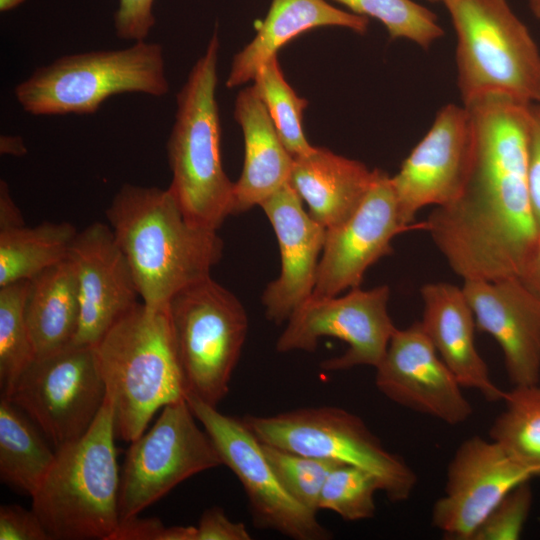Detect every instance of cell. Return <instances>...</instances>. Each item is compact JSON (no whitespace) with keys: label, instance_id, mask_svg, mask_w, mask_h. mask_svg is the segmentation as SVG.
<instances>
[{"label":"cell","instance_id":"obj_1","mask_svg":"<svg viewBox=\"0 0 540 540\" xmlns=\"http://www.w3.org/2000/svg\"><path fill=\"white\" fill-rule=\"evenodd\" d=\"M463 105L473 125L467 171L423 230L463 280L519 276L539 235L528 180L533 105L502 95Z\"/></svg>","mask_w":540,"mask_h":540},{"label":"cell","instance_id":"obj_2","mask_svg":"<svg viewBox=\"0 0 540 540\" xmlns=\"http://www.w3.org/2000/svg\"><path fill=\"white\" fill-rule=\"evenodd\" d=\"M142 302L165 307L181 290L210 276L221 259L217 231L189 223L167 189L126 183L106 210Z\"/></svg>","mask_w":540,"mask_h":540},{"label":"cell","instance_id":"obj_3","mask_svg":"<svg viewBox=\"0 0 540 540\" xmlns=\"http://www.w3.org/2000/svg\"><path fill=\"white\" fill-rule=\"evenodd\" d=\"M114 405L116 435L132 442L157 410L186 399L168 305L138 302L93 345Z\"/></svg>","mask_w":540,"mask_h":540},{"label":"cell","instance_id":"obj_4","mask_svg":"<svg viewBox=\"0 0 540 540\" xmlns=\"http://www.w3.org/2000/svg\"><path fill=\"white\" fill-rule=\"evenodd\" d=\"M111 397L88 431L56 450L32 496V509L52 540H110L119 521L120 476Z\"/></svg>","mask_w":540,"mask_h":540},{"label":"cell","instance_id":"obj_5","mask_svg":"<svg viewBox=\"0 0 540 540\" xmlns=\"http://www.w3.org/2000/svg\"><path fill=\"white\" fill-rule=\"evenodd\" d=\"M219 47L215 32L177 94L167 142L172 173L168 190L189 223L214 231L234 212V183L221 158L216 101Z\"/></svg>","mask_w":540,"mask_h":540},{"label":"cell","instance_id":"obj_6","mask_svg":"<svg viewBox=\"0 0 540 540\" xmlns=\"http://www.w3.org/2000/svg\"><path fill=\"white\" fill-rule=\"evenodd\" d=\"M456 34L463 104L486 95L540 103V51L507 0H442Z\"/></svg>","mask_w":540,"mask_h":540},{"label":"cell","instance_id":"obj_7","mask_svg":"<svg viewBox=\"0 0 540 540\" xmlns=\"http://www.w3.org/2000/svg\"><path fill=\"white\" fill-rule=\"evenodd\" d=\"M168 91L163 48L144 40L123 49L64 55L35 69L14 95L25 112L55 116L93 114L118 94L162 97Z\"/></svg>","mask_w":540,"mask_h":540},{"label":"cell","instance_id":"obj_8","mask_svg":"<svg viewBox=\"0 0 540 540\" xmlns=\"http://www.w3.org/2000/svg\"><path fill=\"white\" fill-rule=\"evenodd\" d=\"M242 420L261 443L372 473L393 502L407 500L416 486L412 468L388 451L359 416L342 408L305 407Z\"/></svg>","mask_w":540,"mask_h":540},{"label":"cell","instance_id":"obj_9","mask_svg":"<svg viewBox=\"0 0 540 540\" xmlns=\"http://www.w3.org/2000/svg\"><path fill=\"white\" fill-rule=\"evenodd\" d=\"M186 394L217 407L229 392L248 331L239 299L211 276L168 303Z\"/></svg>","mask_w":540,"mask_h":540},{"label":"cell","instance_id":"obj_10","mask_svg":"<svg viewBox=\"0 0 540 540\" xmlns=\"http://www.w3.org/2000/svg\"><path fill=\"white\" fill-rule=\"evenodd\" d=\"M106 393L93 346L71 343L35 358L3 397L19 407L57 449L88 431Z\"/></svg>","mask_w":540,"mask_h":540},{"label":"cell","instance_id":"obj_11","mask_svg":"<svg viewBox=\"0 0 540 540\" xmlns=\"http://www.w3.org/2000/svg\"><path fill=\"white\" fill-rule=\"evenodd\" d=\"M162 409L151 429L127 450L120 477V519L139 515L187 478L223 465L186 399Z\"/></svg>","mask_w":540,"mask_h":540},{"label":"cell","instance_id":"obj_12","mask_svg":"<svg viewBox=\"0 0 540 540\" xmlns=\"http://www.w3.org/2000/svg\"><path fill=\"white\" fill-rule=\"evenodd\" d=\"M387 285L362 290L350 289L343 296L309 298L287 320L276 343L281 353L314 351L324 336L343 340L348 349L341 356L325 360L330 371L368 365L376 368L383 359L397 329L388 313Z\"/></svg>","mask_w":540,"mask_h":540},{"label":"cell","instance_id":"obj_13","mask_svg":"<svg viewBox=\"0 0 540 540\" xmlns=\"http://www.w3.org/2000/svg\"><path fill=\"white\" fill-rule=\"evenodd\" d=\"M188 405L215 445L223 465L239 479L248 497L255 524L295 540H325L330 532L315 513L295 501L271 468L262 443L238 419L220 413L195 396Z\"/></svg>","mask_w":540,"mask_h":540},{"label":"cell","instance_id":"obj_14","mask_svg":"<svg viewBox=\"0 0 540 540\" xmlns=\"http://www.w3.org/2000/svg\"><path fill=\"white\" fill-rule=\"evenodd\" d=\"M538 476L498 442L472 436L450 460L431 523L446 539L471 540L493 508L518 485Z\"/></svg>","mask_w":540,"mask_h":540},{"label":"cell","instance_id":"obj_15","mask_svg":"<svg viewBox=\"0 0 540 540\" xmlns=\"http://www.w3.org/2000/svg\"><path fill=\"white\" fill-rule=\"evenodd\" d=\"M410 229H423V224L402 223L391 176L377 169L356 211L343 223L326 229L310 298L333 297L359 287L367 269L393 252L394 237Z\"/></svg>","mask_w":540,"mask_h":540},{"label":"cell","instance_id":"obj_16","mask_svg":"<svg viewBox=\"0 0 540 540\" xmlns=\"http://www.w3.org/2000/svg\"><path fill=\"white\" fill-rule=\"evenodd\" d=\"M375 385L392 402L449 425L466 422L473 408L420 321L396 329L375 368Z\"/></svg>","mask_w":540,"mask_h":540},{"label":"cell","instance_id":"obj_17","mask_svg":"<svg viewBox=\"0 0 540 540\" xmlns=\"http://www.w3.org/2000/svg\"><path fill=\"white\" fill-rule=\"evenodd\" d=\"M473 139L465 105L442 107L425 136L391 176L402 223L411 226L424 207L450 202L463 183Z\"/></svg>","mask_w":540,"mask_h":540},{"label":"cell","instance_id":"obj_18","mask_svg":"<svg viewBox=\"0 0 540 540\" xmlns=\"http://www.w3.org/2000/svg\"><path fill=\"white\" fill-rule=\"evenodd\" d=\"M77 278L80 322L73 344L94 345L140 297L112 229L94 222L78 231L68 254Z\"/></svg>","mask_w":540,"mask_h":540},{"label":"cell","instance_id":"obj_19","mask_svg":"<svg viewBox=\"0 0 540 540\" xmlns=\"http://www.w3.org/2000/svg\"><path fill=\"white\" fill-rule=\"evenodd\" d=\"M462 289L476 327L500 346L513 387L539 384L540 297L518 276L468 279Z\"/></svg>","mask_w":540,"mask_h":540},{"label":"cell","instance_id":"obj_20","mask_svg":"<svg viewBox=\"0 0 540 540\" xmlns=\"http://www.w3.org/2000/svg\"><path fill=\"white\" fill-rule=\"evenodd\" d=\"M260 207L270 221L280 249L281 271L262 295L267 319L280 324L312 295L326 228L303 207L289 182Z\"/></svg>","mask_w":540,"mask_h":540},{"label":"cell","instance_id":"obj_21","mask_svg":"<svg viewBox=\"0 0 540 540\" xmlns=\"http://www.w3.org/2000/svg\"><path fill=\"white\" fill-rule=\"evenodd\" d=\"M420 293L422 328L461 386L479 391L487 401L503 400L505 391L493 382L475 346V318L463 289L437 282L423 285Z\"/></svg>","mask_w":540,"mask_h":540},{"label":"cell","instance_id":"obj_22","mask_svg":"<svg viewBox=\"0 0 540 540\" xmlns=\"http://www.w3.org/2000/svg\"><path fill=\"white\" fill-rule=\"evenodd\" d=\"M360 161L314 147L294 157L289 184L309 215L326 229L347 220L359 207L376 176Z\"/></svg>","mask_w":540,"mask_h":540},{"label":"cell","instance_id":"obj_23","mask_svg":"<svg viewBox=\"0 0 540 540\" xmlns=\"http://www.w3.org/2000/svg\"><path fill=\"white\" fill-rule=\"evenodd\" d=\"M234 116L245 148L242 173L234 183L233 214H239L260 206L289 182L294 157L282 143L253 85L237 95Z\"/></svg>","mask_w":540,"mask_h":540},{"label":"cell","instance_id":"obj_24","mask_svg":"<svg viewBox=\"0 0 540 540\" xmlns=\"http://www.w3.org/2000/svg\"><path fill=\"white\" fill-rule=\"evenodd\" d=\"M368 25L367 17L338 9L325 0H272L253 40L234 56L226 86L234 88L253 80L282 46L303 32L338 26L364 34Z\"/></svg>","mask_w":540,"mask_h":540},{"label":"cell","instance_id":"obj_25","mask_svg":"<svg viewBox=\"0 0 540 540\" xmlns=\"http://www.w3.org/2000/svg\"><path fill=\"white\" fill-rule=\"evenodd\" d=\"M80 310L77 278L68 258L29 280L25 317L35 358L56 353L73 342Z\"/></svg>","mask_w":540,"mask_h":540},{"label":"cell","instance_id":"obj_26","mask_svg":"<svg viewBox=\"0 0 540 540\" xmlns=\"http://www.w3.org/2000/svg\"><path fill=\"white\" fill-rule=\"evenodd\" d=\"M38 426L8 398L0 401V479L33 496L56 455Z\"/></svg>","mask_w":540,"mask_h":540},{"label":"cell","instance_id":"obj_27","mask_svg":"<svg viewBox=\"0 0 540 540\" xmlns=\"http://www.w3.org/2000/svg\"><path fill=\"white\" fill-rule=\"evenodd\" d=\"M77 233L66 221L0 230V287L30 280L66 260Z\"/></svg>","mask_w":540,"mask_h":540},{"label":"cell","instance_id":"obj_28","mask_svg":"<svg viewBox=\"0 0 540 540\" xmlns=\"http://www.w3.org/2000/svg\"><path fill=\"white\" fill-rule=\"evenodd\" d=\"M504 410L489 434L510 455L540 475V385L516 386L506 391Z\"/></svg>","mask_w":540,"mask_h":540},{"label":"cell","instance_id":"obj_29","mask_svg":"<svg viewBox=\"0 0 540 540\" xmlns=\"http://www.w3.org/2000/svg\"><path fill=\"white\" fill-rule=\"evenodd\" d=\"M252 81L288 152L293 157L308 153L313 146L305 137L302 121L308 101L288 84L277 56L268 60Z\"/></svg>","mask_w":540,"mask_h":540},{"label":"cell","instance_id":"obj_30","mask_svg":"<svg viewBox=\"0 0 540 540\" xmlns=\"http://www.w3.org/2000/svg\"><path fill=\"white\" fill-rule=\"evenodd\" d=\"M29 280L0 287V387L7 395L20 374L35 359L26 317Z\"/></svg>","mask_w":540,"mask_h":540},{"label":"cell","instance_id":"obj_31","mask_svg":"<svg viewBox=\"0 0 540 540\" xmlns=\"http://www.w3.org/2000/svg\"><path fill=\"white\" fill-rule=\"evenodd\" d=\"M352 13L380 21L392 39H406L428 49L444 34L437 16L412 0H333Z\"/></svg>","mask_w":540,"mask_h":540},{"label":"cell","instance_id":"obj_32","mask_svg":"<svg viewBox=\"0 0 540 540\" xmlns=\"http://www.w3.org/2000/svg\"><path fill=\"white\" fill-rule=\"evenodd\" d=\"M378 479L370 472L341 464L328 475L320 493L318 508L338 514L345 521H361L374 517Z\"/></svg>","mask_w":540,"mask_h":540},{"label":"cell","instance_id":"obj_33","mask_svg":"<svg viewBox=\"0 0 540 540\" xmlns=\"http://www.w3.org/2000/svg\"><path fill=\"white\" fill-rule=\"evenodd\" d=\"M264 454L286 492L300 505L317 513L323 485L330 472L341 465L262 443Z\"/></svg>","mask_w":540,"mask_h":540},{"label":"cell","instance_id":"obj_34","mask_svg":"<svg viewBox=\"0 0 540 540\" xmlns=\"http://www.w3.org/2000/svg\"><path fill=\"white\" fill-rule=\"evenodd\" d=\"M532 499L528 482L512 489L486 516L471 540L519 539L530 513Z\"/></svg>","mask_w":540,"mask_h":540},{"label":"cell","instance_id":"obj_35","mask_svg":"<svg viewBox=\"0 0 540 540\" xmlns=\"http://www.w3.org/2000/svg\"><path fill=\"white\" fill-rule=\"evenodd\" d=\"M110 540H196V526H166L159 518L120 519Z\"/></svg>","mask_w":540,"mask_h":540},{"label":"cell","instance_id":"obj_36","mask_svg":"<svg viewBox=\"0 0 540 540\" xmlns=\"http://www.w3.org/2000/svg\"><path fill=\"white\" fill-rule=\"evenodd\" d=\"M154 0H119L114 14L116 36L128 41H144L154 24Z\"/></svg>","mask_w":540,"mask_h":540},{"label":"cell","instance_id":"obj_37","mask_svg":"<svg viewBox=\"0 0 540 540\" xmlns=\"http://www.w3.org/2000/svg\"><path fill=\"white\" fill-rule=\"evenodd\" d=\"M0 540H52L37 514L16 504L0 506Z\"/></svg>","mask_w":540,"mask_h":540},{"label":"cell","instance_id":"obj_38","mask_svg":"<svg viewBox=\"0 0 540 540\" xmlns=\"http://www.w3.org/2000/svg\"><path fill=\"white\" fill-rule=\"evenodd\" d=\"M243 523L231 521L219 507L207 509L196 526V540H250Z\"/></svg>","mask_w":540,"mask_h":540},{"label":"cell","instance_id":"obj_39","mask_svg":"<svg viewBox=\"0 0 540 540\" xmlns=\"http://www.w3.org/2000/svg\"><path fill=\"white\" fill-rule=\"evenodd\" d=\"M532 126L529 140L528 180L531 205L538 234H540V108L532 107Z\"/></svg>","mask_w":540,"mask_h":540},{"label":"cell","instance_id":"obj_40","mask_svg":"<svg viewBox=\"0 0 540 540\" xmlns=\"http://www.w3.org/2000/svg\"><path fill=\"white\" fill-rule=\"evenodd\" d=\"M21 210L13 200L9 187L0 181V230L24 226Z\"/></svg>","mask_w":540,"mask_h":540},{"label":"cell","instance_id":"obj_41","mask_svg":"<svg viewBox=\"0 0 540 540\" xmlns=\"http://www.w3.org/2000/svg\"><path fill=\"white\" fill-rule=\"evenodd\" d=\"M518 277L532 292L540 297V234Z\"/></svg>","mask_w":540,"mask_h":540},{"label":"cell","instance_id":"obj_42","mask_svg":"<svg viewBox=\"0 0 540 540\" xmlns=\"http://www.w3.org/2000/svg\"><path fill=\"white\" fill-rule=\"evenodd\" d=\"M0 151L2 154L20 157L27 153V148L21 137L2 135L0 138Z\"/></svg>","mask_w":540,"mask_h":540},{"label":"cell","instance_id":"obj_43","mask_svg":"<svg viewBox=\"0 0 540 540\" xmlns=\"http://www.w3.org/2000/svg\"><path fill=\"white\" fill-rule=\"evenodd\" d=\"M25 0H0V10L1 12H6L11 9L16 8L22 4Z\"/></svg>","mask_w":540,"mask_h":540},{"label":"cell","instance_id":"obj_44","mask_svg":"<svg viewBox=\"0 0 540 540\" xmlns=\"http://www.w3.org/2000/svg\"><path fill=\"white\" fill-rule=\"evenodd\" d=\"M528 5L535 17L540 19V0H527Z\"/></svg>","mask_w":540,"mask_h":540},{"label":"cell","instance_id":"obj_45","mask_svg":"<svg viewBox=\"0 0 540 540\" xmlns=\"http://www.w3.org/2000/svg\"><path fill=\"white\" fill-rule=\"evenodd\" d=\"M427 1L436 3V2H441L442 0H427Z\"/></svg>","mask_w":540,"mask_h":540},{"label":"cell","instance_id":"obj_46","mask_svg":"<svg viewBox=\"0 0 540 540\" xmlns=\"http://www.w3.org/2000/svg\"><path fill=\"white\" fill-rule=\"evenodd\" d=\"M535 105H537V106H538V107L540 108V103H538V104H535Z\"/></svg>","mask_w":540,"mask_h":540}]
</instances>
